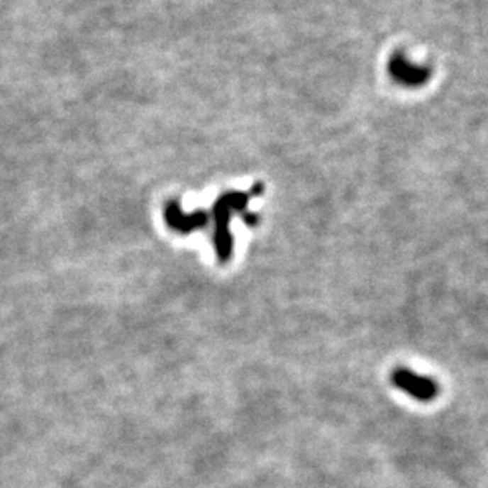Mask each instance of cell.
I'll return each mask as SVG.
<instances>
[{
  "label": "cell",
  "mask_w": 488,
  "mask_h": 488,
  "mask_svg": "<svg viewBox=\"0 0 488 488\" xmlns=\"http://www.w3.org/2000/svg\"><path fill=\"white\" fill-rule=\"evenodd\" d=\"M392 382L396 389L408 393L409 396L418 401H431L435 399L439 387L433 379L417 375L416 371L408 368H396L392 372Z\"/></svg>",
  "instance_id": "6da1fadb"
}]
</instances>
